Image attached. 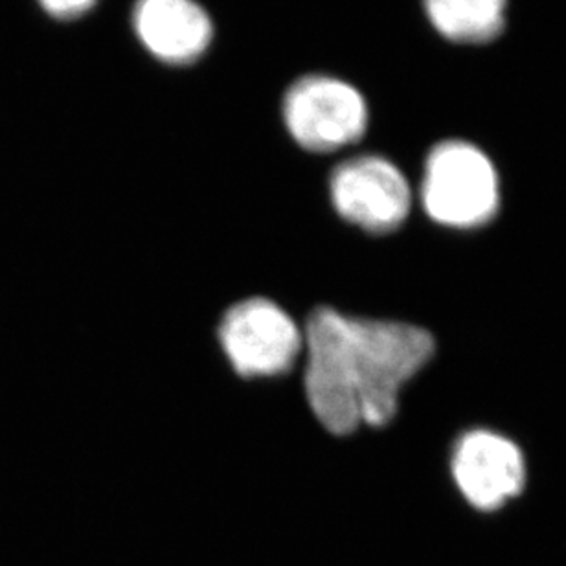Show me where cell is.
<instances>
[{
  "instance_id": "cell-8",
  "label": "cell",
  "mask_w": 566,
  "mask_h": 566,
  "mask_svg": "<svg viewBox=\"0 0 566 566\" xmlns=\"http://www.w3.org/2000/svg\"><path fill=\"white\" fill-rule=\"evenodd\" d=\"M432 27L452 43H490L506 24V0H423Z\"/></svg>"
},
{
  "instance_id": "cell-9",
  "label": "cell",
  "mask_w": 566,
  "mask_h": 566,
  "mask_svg": "<svg viewBox=\"0 0 566 566\" xmlns=\"http://www.w3.org/2000/svg\"><path fill=\"white\" fill-rule=\"evenodd\" d=\"M39 4L57 21H74L93 10L98 0H39Z\"/></svg>"
},
{
  "instance_id": "cell-6",
  "label": "cell",
  "mask_w": 566,
  "mask_h": 566,
  "mask_svg": "<svg viewBox=\"0 0 566 566\" xmlns=\"http://www.w3.org/2000/svg\"><path fill=\"white\" fill-rule=\"evenodd\" d=\"M451 473L471 506L495 512L523 493L526 460L506 436L495 430H469L452 449Z\"/></svg>"
},
{
  "instance_id": "cell-4",
  "label": "cell",
  "mask_w": 566,
  "mask_h": 566,
  "mask_svg": "<svg viewBox=\"0 0 566 566\" xmlns=\"http://www.w3.org/2000/svg\"><path fill=\"white\" fill-rule=\"evenodd\" d=\"M218 335L230 366L245 379L283 376L304 354V329L282 305L262 296L232 305Z\"/></svg>"
},
{
  "instance_id": "cell-7",
  "label": "cell",
  "mask_w": 566,
  "mask_h": 566,
  "mask_svg": "<svg viewBox=\"0 0 566 566\" xmlns=\"http://www.w3.org/2000/svg\"><path fill=\"white\" fill-rule=\"evenodd\" d=\"M133 28L155 60L174 66L193 65L213 39L212 19L196 0H137Z\"/></svg>"
},
{
  "instance_id": "cell-5",
  "label": "cell",
  "mask_w": 566,
  "mask_h": 566,
  "mask_svg": "<svg viewBox=\"0 0 566 566\" xmlns=\"http://www.w3.org/2000/svg\"><path fill=\"white\" fill-rule=\"evenodd\" d=\"M329 199L346 223L368 234H390L409 218L412 190L403 171L381 155H359L329 175Z\"/></svg>"
},
{
  "instance_id": "cell-2",
  "label": "cell",
  "mask_w": 566,
  "mask_h": 566,
  "mask_svg": "<svg viewBox=\"0 0 566 566\" xmlns=\"http://www.w3.org/2000/svg\"><path fill=\"white\" fill-rule=\"evenodd\" d=\"M420 199L434 223L476 229L499 212V175L490 157L473 144L441 142L424 163Z\"/></svg>"
},
{
  "instance_id": "cell-3",
  "label": "cell",
  "mask_w": 566,
  "mask_h": 566,
  "mask_svg": "<svg viewBox=\"0 0 566 566\" xmlns=\"http://www.w3.org/2000/svg\"><path fill=\"white\" fill-rule=\"evenodd\" d=\"M282 115L289 135L310 153H333L352 146L368 129L365 96L340 77L310 74L283 96Z\"/></svg>"
},
{
  "instance_id": "cell-1",
  "label": "cell",
  "mask_w": 566,
  "mask_h": 566,
  "mask_svg": "<svg viewBox=\"0 0 566 566\" xmlns=\"http://www.w3.org/2000/svg\"><path fill=\"white\" fill-rule=\"evenodd\" d=\"M423 327L316 307L304 326V392L318 423L333 436L385 427L399 394L434 355Z\"/></svg>"
}]
</instances>
